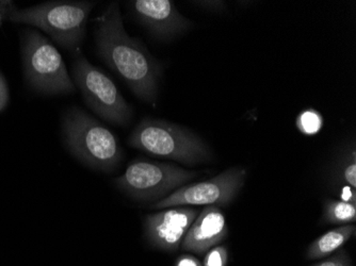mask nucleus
Segmentation results:
<instances>
[{"mask_svg":"<svg viewBox=\"0 0 356 266\" xmlns=\"http://www.w3.org/2000/svg\"><path fill=\"white\" fill-rule=\"evenodd\" d=\"M356 221V205L336 199H327L323 208L322 222L330 225H349Z\"/></svg>","mask_w":356,"mask_h":266,"instance_id":"13","label":"nucleus"},{"mask_svg":"<svg viewBox=\"0 0 356 266\" xmlns=\"http://www.w3.org/2000/svg\"><path fill=\"white\" fill-rule=\"evenodd\" d=\"M93 1L53 0L25 9H17L9 22L31 26L45 32L58 45L75 51L85 39Z\"/></svg>","mask_w":356,"mask_h":266,"instance_id":"4","label":"nucleus"},{"mask_svg":"<svg viewBox=\"0 0 356 266\" xmlns=\"http://www.w3.org/2000/svg\"><path fill=\"white\" fill-rule=\"evenodd\" d=\"M74 85H77L88 107L108 123L127 126L133 109L124 99L115 82L101 69L90 63L79 48L74 51Z\"/></svg>","mask_w":356,"mask_h":266,"instance_id":"6","label":"nucleus"},{"mask_svg":"<svg viewBox=\"0 0 356 266\" xmlns=\"http://www.w3.org/2000/svg\"><path fill=\"white\" fill-rule=\"evenodd\" d=\"M323 117L314 109L301 112L297 117V127L305 135H314L321 130Z\"/></svg>","mask_w":356,"mask_h":266,"instance_id":"14","label":"nucleus"},{"mask_svg":"<svg viewBox=\"0 0 356 266\" xmlns=\"http://www.w3.org/2000/svg\"><path fill=\"white\" fill-rule=\"evenodd\" d=\"M10 103V90L7 79L0 69V112H3Z\"/></svg>","mask_w":356,"mask_h":266,"instance_id":"18","label":"nucleus"},{"mask_svg":"<svg viewBox=\"0 0 356 266\" xmlns=\"http://www.w3.org/2000/svg\"><path fill=\"white\" fill-rule=\"evenodd\" d=\"M194 3L203 10L216 12V13H221L226 8V3H224V1H219V0H213V1H209V0H205V1H194Z\"/></svg>","mask_w":356,"mask_h":266,"instance_id":"20","label":"nucleus"},{"mask_svg":"<svg viewBox=\"0 0 356 266\" xmlns=\"http://www.w3.org/2000/svg\"><path fill=\"white\" fill-rule=\"evenodd\" d=\"M134 13L149 35L160 41H169L191 29L193 23L179 13L171 0H135Z\"/></svg>","mask_w":356,"mask_h":266,"instance_id":"10","label":"nucleus"},{"mask_svg":"<svg viewBox=\"0 0 356 266\" xmlns=\"http://www.w3.org/2000/svg\"><path fill=\"white\" fill-rule=\"evenodd\" d=\"M17 9L15 3L9 0H0V27L5 22H9L10 16Z\"/></svg>","mask_w":356,"mask_h":266,"instance_id":"19","label":"nucleus"},{"mask_svg":"<svg viewBox=\"0 0 356 266\" xmlns=\"http://www.w3.org/2000/svg\"><path fill=\"white\" fill-rule=\"evenodd\" d=\"M247 169L232 167L211 179L184 185L163 199L151 205L152 209L199 206H229L245 185Z\"/></svg>","mask_w":356,"mask_h":266,"instance_id":"8","label":"nucleus"},{"mask_svg":"<svg viewBox=\"0 0 356 266\" xmlns=\"http://www.w3.org/2000/svg\"><path fill=\"white\" fill-rule=\"evenodd\" d=\"M313 266H352V262L345 251H339L325 261L319 262Z\"/></svg>","mask_w":356,"mask_h":266,"instance_id":"17","label":"nucleus"},{"mask_svg":"<svg viewBox=\"0 0 356 266\" xmlns=\"http://www.w3.org/2000/svg\"><path fill=\"white\" fill-rule=\"evenodd\" d=\"M62 133L69 151L92 169L113 171L123 158L117 137L80 108L64 112Z\"/></svg>","mask_w":356,"mask_h":266,"instance_id":"2","label":"nucleus"},{"mask_svg":"<svg viewBox=\"0 0 356 266\" xmlns=\"http://www.w3.org/2000/svg\"><path fill=\"white\" fill-rule=\"evenodd\" d=\"M197 176V172L187 171L174 164L139 159L131 162L115 183L122 193L135 201H158Z\"/></svg>","mask_w":356,"mask_h":266,"instance_id":"7","label":"nucleus"},{"mask_svg":"<svg viewBox=\"0 0 356 266\" xmlns=\"http://www.w3.org/2000/svg\"><path fill=\"white\" fill-rule=\"evenodd\" d=\"M341 177L349 187L356 190V151L354 148L352 149L351 156L349 155L343 163Z\"/></svg>","mask_w":356,"mask_h":266,"instance_id":"16","label":"nucleus"},{"mask_svg":"<svg viewBox=\"0 0 356 266\" xmlns=\"http://www.w3.org/2000/svg\"><path fill=\"white\" fill-rule=\"evenodd\" d=\"M200 212L195 207H174L149 214L144 219V237L160 251H176Z\"/></svg>","mask_w":356,"mask_h":266,"instance_id":"9","label":"nucleus"},{"mask_svg":"<svg viewBox=\"0 0 356 266\" xmlns=\"http://www.w3.org/2000/svg\"><path fill=\"white\" fill-rule=\"evenodd\" d=\"M355 225L349 224L325 232V235L316 239L309 246L306 251V258L309 260H317L332 255L338 249H341L355 235Z\"/></svg>","mask_w":356,"mask_h":266,"instance_id":"12","label":"nucleus"},{"mask_svg":"<svg viewBox=\"0 0 356 266\" xmlns=\"http://www.w3.org/2000/svg\"><path fill=\"white\" fill-rule=\"evenodd\" d=\"M175 266H203L197 258L190 255H183L177 258Z\"/></svg>","mask_w":356,"mask_h":266,"instance_id":"21","label":"nucleus"},{"mask_svg":"<svg viewBox=\"0 0 356 266\" xmlns=\"http://www.w3.org/2000/svg\"><path fill=\"white\" fill-rule=\"evenodd\" d=\"M229 233L225 215L217 206H206L194 219L181 242L183 251L203 255L221 243Z\"/></svg>","mask_w":356,"mask_h":266,"instance_id":"11","label":"nucleus"},{"mask_svg":"<svg viewBox=\"0 0 356 266\" xmlns=\"http://www.w3.org/2000/svg\"><path fill=\"white\" fill-rule=\"evenodd\" d=\"M97 53L115 72L136 97L155 105L163 66L137 39L129 37L119 3H111L95 19Z\"/></svg>","mask_w":356,"mask_h":266,"instance_id":"1","label":"nucleus"},{"mask_svg":"<svg viewBox=\"0 0 356 266\" xmlns=\"http://www.w3.org/2000/svg\"><path fill=\"white\" fill-rule=\"evenodd\" d=\"M356 190L352 189L351 187L343 188V192L341 194V201H346V203H353L356 205Z\"/></svg>","mask_w":356,"mask_h":266,"instance_id":"22","label":"nucleus"},{"mask_svg":"<svg viewBox=\"0 0 356 266\" xmlns=\"http://www.w3.org/2000/svg\"><path fill=\"white\" fill-rule=\"evenodd\" d=\"M128 145L149 155L189 166L213 158L209 146L199 135L163 119H142L128 138Z\"/></svg>","mask_w":356,"mask_h":266,"instance_id":"3","label":"nucleus"},{"mask_svg":"<svg viewBox=\"0 0 356 266\" xmlns=\"http://www.w3.org/2000/svg\"><path fill=\"white\" fill-rule=\"evenodd\" d=\"M229 260V251L224 246H217L207 251L203 266H226Z\"/></svg>","mask_w":356,"mask_h":266,"instance_id":"15","label":"nucleus"},{"mask_svg":"<svg viewBox=\"0 0 356 266\" xmlns=\"http://www.w3.org/2000/svg\"><path fill=\"white\" fill-rule=\"evenodd\" d=\"M22 63L28 85L42 94H71L75 85L56 46L33 28L21 33Z\"/></svg>","mask_w":356,"mask_h":266,"instance_id":"5","label":"nucleus"}]
</instances>
